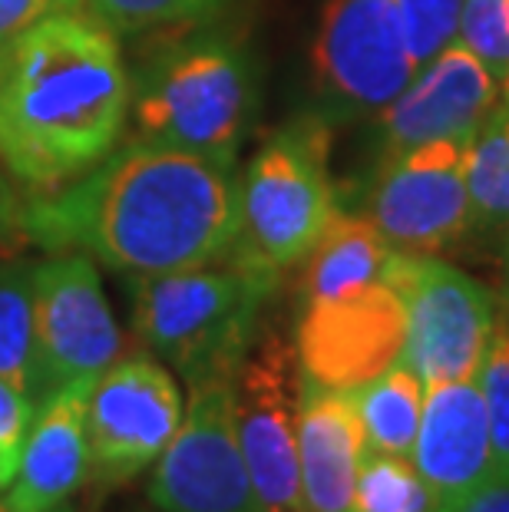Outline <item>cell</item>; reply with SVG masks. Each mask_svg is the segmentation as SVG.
Masks as SVG:
<instances>
[{
  "label": "cell",
  "instance_id": "6da1fadb",
  "mask_svg": "<svg viewBox=\"0 0 509 512\" xmlns=\"http://www.w3.org/2000/svg\"><path fill=\"white\" fill-rule=\"evenodd\" d=\"M235 232V166L146 139H133L20 209L27 242L47 252H83L136 278L222 258Z\"/></svg>",
  "mask_w": 509,
  "mask_h": 512
},
{
  "label": "cell",
  "instance_id": "7a4b0ae2",
  "mask_svg": "<svg viewBox=\"0 0 509 512\" xmlns=\"http://www.w3.org/2000/svg\"><path fill=\"white\" fill-rule=\"evenodd\" d=\"M113 30L80 0L0 43V166L40 195L113 152L129 113Z\"/></svg>",
  "mask_w": 509,
  "mask_h": 512
},
{
  "label": "cell",
  "instance_id": "3957f363",
  "mask_svg": "<svg viewBox=\"0 0 509 512\" xmlns=\"http://www.w3.org/2000/svg\"><path fill=\"white\" fill-rule=\"evenodd\" d=\"M275 288V278L229 255L166 275H143L136 278L133 328L186 384L235 374L262 328L258 314Z\"/></svg>",
  "mask_w": 509,
  "mask_h": 512
},
{
  "label": "cell",
  "instance_id": "277c9868",
  "mask_svg": "<svg viewBox=\"0 0 509 512\" xmlns=\"http://www.w3.org/2000/svg\"><path fill=\"white\" fill-rule=\"evenodd\" d=\"M328 152L331 129L321 116H301L268 136L238 182V232L225 255L275 281L301 265L341 212Z\"/></svg>",
  "mask_w": 509,
  "mask_h": 512
},
{
  "label": "cell",
  "instance_id": "5b68a950",
  "mask_svg": "<svg viewBox=\"0 0 509 512\" xmlns=\"http://www.w3.org/2000/svg\"><path fill=\"white\" fill-rule=\"evenodd\" d=\"M129 103L136 139L235 166L258 106L252 60L225 37L186 40L146 70Z\"/></svg>",
  "mask_w": 509,
  "mask_h": 512
},
{
  "label": "cell",
  "instance_id": "8992f818",
  "mask_svg": "<svg viewBox=\"0 0 509 512\" xmlns=\"http://www.w3.org/2000/svg\"><path fill=\"white\" fill-rule=\"evenodd\" d=\"M381 281L404 301L407 341L400 361L424 387L473 380L500 311L496 294L467 271L404 248H391Z\"/></svg>",
  "mask_w": 509,
  "mask_h": 512
},
{
  "label": "cell",
  "instance_id": "52a82bcc",
  "mask_svg": "<svg viewBox=\"0 0 509 512\" xmlns=\"http://www.w3.org/2000/svg\"><path fill=\"white\" fill-rule=\"evenodd\" d=\"M186 400L156 357L129 354L93 380L86 400V486L100 499L133 483L176 437Z\"/></svg>",
  "mask_w": 509,
  "mask_h": 512
},
{
  "label": "cell",
  "instance_id": "ba28073f",
  "mask_svg": "<svg viewBox=\"0 0 509 512\" xmlns=\"http://www.w3.org/2000/svg\"><path fill=\"white\" fill-rule=\"evenodd\" d=\"M235 427L262 512H305L298 463L301 367L295 344L258 328L232 377Z\"/></svg>",
  "mask_w": 509,
  "mask_h": 512
},
{
  "label": "cell",
  "instance_id": "9c48e42d",
  "mask_svg": "<svg viewBox=\"0 0 509 512\" xmlns=\"http://www.w3.org/2000/svg\"><path fill=\"white\" fill-rule=\"evenodd\" d=\"M232 377L189 380L182 423L146 486L156 512H262L238 446Z\"/></svg>",
  "mask_w": 509,
  "mask_h": 512
},
{
  "label": "cell",
  "instance_id": "30bf717a",
  "mask_svg": "<svg viewBox=\"0 0 509 512\" xmlns=\"http://www.w3.org/2000/svg\"><path fill=\"white\" fill-rule=\"evenodd\" d=\"M473 136L433 139L381 159L367 195V219L391 248L433 255L473 228L467 152Z\"/></svg>",
  "mask_w": 509,
  "mask_h": 512
},
{
  "label": "cell",
  "instance_id": "8fae6325",
  "mask_svg": "<svg viewBox=\"0 0 509 512\" xmlns=\"http://www.w3.org/2000/svg\"><path fill=\"white\" fill-rule=\"evenodd\" d=\"M34 328L40 403L70 380L100 377L123 354V331L100 271L83 252H60L34 265Z\"/></svg>",
  "mask_w": 509,
  "mask_h": 512
},
{
  "label": "cell",
  "instance_id": "7c38bea8",
  "mask_svg": "<svg viewBox=\"0 0 509 512\" xmlns=\"http://www.w3.org/2000/svg\"><path fill=\"white\" fill-rule=\"evenodd\" d=\"M314 73L344 113H381L417 76L397 0H328L314 40Z\"/></svg>",
  "mask_w": 509,
  "mask_h": 512
},
{
  "label": "cell",
  "instance_id": "4fadbf2b",
  "mask_svg": "<svg viewBox=\"0 0 509 512\" xmlns=\"http://www.w3.org/2000/svg\"><path fill=\"white\" fill-rule=\"evenodd\" d=\"M407 311L400 294L377 281L344 298L308 301L295 351L301 377L328 390H361L404 357Z\"/></svg>",
  "mask_w": 509,
  "mask_h": 512
},
{
  "label": "cell",
  "instance_id": "5bb4252c",
  "mask_svg": "<svg viewBox=\"0 0 509 512\" xmlns=\"http://www.w3.org/2000/svg\"><path fill=\"white\" fill-rule=\"evenodd\" d=\"M496 106V76L460 40L417 70L381 119V159L433 143L473 136Z\"/></svg>",
  "mask_w": 509,
  "mask_h": 512
},
{
  "label": "cell",
  "instance_id": "9a60e30c",
  "mask_svg": "<svg viewBox=\"0 0 509 512\" xmlns=\"http://www.w3.org/2000/svg\"><path fill=\"white\" fill-rule=\"evenodd\" d=\"M96 377L70 380L34 413L4 512H60L86 483V400Z\"/></svg>",
  "mask_w": 509,
  "mask_h": 512
},
{
  "label": "cell",
  "instance_id": "2e32d148",
  "mask_svg": "<svg viewBox=\"0 0 509 512\" xmlns=\"http://www.w3.org/2000/svg\"><path fill=\"white\" fill-rule=\"evenodd\" d=\"M410 463L437 496V509L460 499L493 470L490 420L476 377L427 387Z\"/></svg>",
  "mask_w": 509,
  "mask_h": 512
},
{
  "label": "cell",
  "instance_id": "e0dca14e",
  "mask_svg": "<svg viewBox=\"0 0 509 512\" xmlns=\"http://www.w3.org/2000/svg\"><path fill=\"white\" fill-rule=\"evenodd\" d=\"M367 453L354 390H328L301 377L298 463L305 512H354V489Z\"/></svg>",
  "mask_w": 509,
  "mask_h": 512
},
{
  "label": "cell",
  "instance_id": "ac0fdd59",
  "mask_svg": "<svg viewBox=\"0 0 509 512\" xmlns=\"http://www.w3.org/2000/svg\"><path fill=\"white\" fill-rule=\"evenodd\" d=\"M387 255H391V245L364 212H338L311 252L301 258L305 304L344 298V294L377 285L384 275Z\"/></svg>",
  "mask_w": 509,
  "mask_h": 512
},
{
  "label": "cell",
  "instance_id": "d6986e66",
  "mask_svg": "<svg viewBox=\"0 0 509 512\" xmlns=\"http://www.w3.org/2000/svg\"><path fill=\"white\" fill-rule=\"evenodd\" d=\"M424 394V380L404 361L384 370L381 377H374L361 390H354L367 450L410 456L417 440L420 413H424Z\"/></svg>",
  "mask_w": 509,
  "mask_h": 512
},
{
  "label": "cell",
  "instance_id": "ffe728a7",
  "mask_svg": "<svg viewBox=\"0 0 509 512\" xmlns=\"http://www.w3.org/2000/svg\"><path fill=\"white\" fill-rule=\"evenodd\" d=\"M0 377L24 387L40 407L34 265L27 261H0Z\"/></svg>",
  "mask_w": 509,
  "mask_h": 512
},
{
  "label": "cell",
  "instance_id": "44dd1931",
  "mask_svg": "<svg viewBox=\"0 0 509 512\" xmlns=\"http://www.w3.org/2000/svg\"><path fill=\"white\" fill-rule=\"evenodd\" d=\"M467 189L473 225L509 232V100L496 103L470 139Z\"/></svg>",
  "mask_w": 509,
  "mask_h": 512
},
{
  "label": "cell",
  "instance_id": "7402d4cb",
  "mask_svg": "<svg viewBox=\"0 0 509 512\" xmlns=\"http://www.w3.org/2000/svg\"><path fill=\"white\" fill-rule=\"evenodd\" d=\"M354 512H437V496L410 456L367 450L357 473Z\"/></svg>",
  "mask_w": 509,
  "mask_h": 512
},
{
  "label": "cell",
  "instance_id": "603a6c76",
  "mask_svg": "<svg viewBox=\"0 0 509 512\" xmlns=\"http://www.w3.org/2000/svg\"><path fill=\"white\" fill-rule=\"evenodd\" d=\"M476 384L486 403L493 443V466L509 473V304L503 301L496 311V324L486 344L483 364L476 370Z\"/></svg>",
  "mask_w": 509,
  "mask_h": 512
},
{
  "label": "cell",
  "instance_id": "cb8c5ba5",
  "mask_svg": "<svg viewBox=\"0 0 509 512\" xmlns=\"http://www.w3.org/2000/svg\"><path fill=\"white\" fill-rule=\"evenodd\" d=\"M96 20H103L110 30L139 34L169 24H189V20L212 17L229 0H80Z\"/></svg>",
  "mask_w": 509,
  "mask_h": 512
},
{
  "label": "cell",
  "instance_id": "d4e9b609",
  "mask_svg": "<svg viewBox=\"0 0 509 512\" xmlns=\"http://www.w3.org/2000/svg\"><path fill=\"white\" fill-rule=\"evenodd\" d=\"M457 40L503 80L509 73V0H463Z\"/></svg>",
  "mask_w": 509,
  "mask_h": 512
},
{
  "label": "cell",
  "instance_id": "484cf974",
  "mask_svg": "<svg viewBox=\"0 0 509 512\" xmlns=\"http://www.w3.org/2000/svg\"><path fill=\"white\" fill-rule=\"evenodd\" d=\"M397 10L417 70L457 40L463 0H397Z\"/></svg>",
  "mask_w": 509,
  "mask_h": 512
},
{
  "label": "cell",
  "instance_id": "4316f807",
  "mask_svg": "<svg viewBox=\"0 0 509 512\" xmlns=\"http://www.w3.org/2000/svg\"><path fill=\"white\" fill-rule=\"evenodd\" d=\"M34 413L37 403L30 400L27 390L17 387L14 380L0 377V493L10 486V479L17 473L20 450H24Z\"/></svg>",
  "mask_w": 509,
  "mask_h": 512
},
{
  "label": "cell",
  "instance_id": "83f0119b",
  "mask_svg": "<svg viewBox=\"0 0 509 512\" xmlns=\"http://www.w3.org/2000/svg\"><path fill=\"white\" fill-rule=\"evenodd\" d=\"M437 512H509V473L493 466L473 489Z\"/></svg>",
  "mask_w": 509,
  "mask_h": 512
},
{
  "label": "cell",
  "instance_id": "f1b7e54d",
  "mask_svg": "<svg viewBox=\"0 0 509 512\" xmlns=\"http://www.w3.org/2000/svg\"><path fill=\"white\" fill-rule=\"evenodd\" d=\"M67 4H77V0H0V43H7L20 30L37 24L40 17H47Z\"/></svg>",
  "mask_w": 509,
  "mask_h": 512
},
{
  "label": "cell",
  "instance_id": "f546056e",
  "mask_svg": "<svg viewBox=\"0 0 509 512\" xmlns=\"http://www.w3.org/2000/svg\"><path fill=\"white\" fill-rule=\"evenodd\" d=\"M20 232V212L10 205V195H7V185H4V176H0V248L10 235Z\"/></svg>",
  "mask_w": 509,
  "mask_h": 512
},
{
  "label": "cell",
  "instance_id": "4dcf8cb0",
  "mask_svg": "<svg viewBox=\"0 0 509 512\" xmlns=\"http://www.w3.org/2000/svg\"><path fill=\"white\" fill-rule=\"evenodd\" d=\"M503 301L509 304V232L503 235Z\"/></svg>",
  "mask_w": 509,
  "mask_h": 512
},
{
  "label": "cell",
  "instance_id": "1f68e13d",
  "mask_svg": "<svg viewBox=\"0 0 509 512\" xmlns=\"http://www.w3.org/2000/svg\"><path fill=\"white\" fill-rule=\"evenodd\" d=\"M500 83H503V93H506V100H509V73L503 76V80H500Z\"/></svg>",
  "mask_w": 509,
  "mask_h": 512
},
{
  "label": "cell",
  "instance_id": "d6a6232c",
  "mask_svg": "<svg viewBox=\"0 0 509 512\" xmlns=\"http://www.w3.org/2000/svg\"><path fill=\"white\" fill-rule=\"evenodd\" d=\"M0 512H4V503H0Z\"/></svg>",
  "mask_w": 509,
  "mask_h": 512
},
{
  "label": "cell",
  "instance_id": "836d02e7",
  "mask_svg": "<svg viewBox=\"0 0 509 512\" xmlns=\"http://www.w3.org/2000/svg\"><path fill=\"white\" fill-rule=\"evenodd\" d=\"M60 512H67V506H63V509H60Z\"/></svg>",
  "mask_w": 509,
  "mask_h": 512
}]
</instances>
